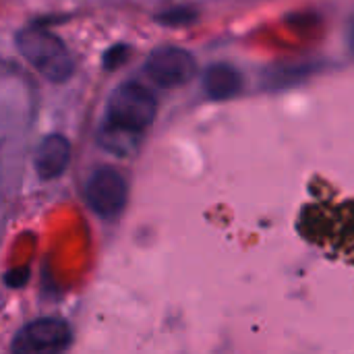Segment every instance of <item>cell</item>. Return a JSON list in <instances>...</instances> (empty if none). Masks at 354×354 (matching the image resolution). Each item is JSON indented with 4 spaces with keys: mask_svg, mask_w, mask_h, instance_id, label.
Returning <instances> with one entry per match:
<instances>
[{
    "mask_svg": "<svg viewBox=\"0 0 354 354\" xmlns=\"http://www.w3.org/2000/svg\"><path fill=\"white\" fill-rule=\"evenodd\" d=\"M241 87H243L241 73L226 62L212 64L203 73V89L212 100H228L236 95Z\"/></svg>",
    "mask_w": 354,
    "mask_h": 354,
    "instance_id": "8",
    "label": "cell"
},
{
    "mask_svg": "<svg viewBox=\"0 0 354 354\" xmlns=\"http://www.w3.org/2000/svg\"><path fill=\"white\" fill-rule=\"evenodd\" d=\"M299 232L332 257L354 266V199L305 205L299 216Z\"/></svg>",
    "mask_w": 354,
    "mask_h": 354,
    "instance_id": "1",
    "label": "cell"
},
{
    "mask_svg": "<svg viewBox=\"0 0 354 354\" xmlns=\"http://www.w3.org/2000/svg\"><path fill=\"white\" fill-rule=\"evenodd\" d=\"M351 41H353V48H354V23H353V29H351Z\"/></svg>",
    "mask_w": 354,
    "mask_h": 354,
    "instance_id": "11",
    "label": "cell"
},
{
    "mask_svg": "<svg viewBox=\"0 0 354 354\" xmlns=\"http://www.w3.org/2000/svg\"><path fill=\"white\" fill-rule=\"evenodd\" d=\"M17 46L25 60L54 83H62L73 75L75 62L66 46L41 27H27L17 35Z\"/></svg>",
    "mask_w": 354,
    "mask_h": 354,
    "instance_id": "2",
    "label": "cell"
},
{
    "mask_svg": "<svg viewBox=\"0 0 354 354\" xmlns=\"http://www.w3.org/2000/svg\"><path fill=\"white\" fill-rule=\"evenodd\" d=\"M68 158H71V145L62 135L46 137L35 151V170L39 178L44 180L58 178L68 166Z\"/></svg>",
    "mask_w": 354,
    "mask_h": 354,
    "instance_id": "7",
    "label": "cell"
},
{
    "mask_svg": "<svg viewBox=\"0 0 354 354\" xmlns=\"http://www.w3.org/2000/svg\"><path fill=\"white\" fill-rule=\"evenodd\" d=\"M143 133L131 131V129H122L118 124H112L106 120L102 133H100V143L102 147H106L108 151H114L118 156H129L137 149L139 141H141Z\"/></svg>",
    "mask_w": 354,
    "mask_h": 354,
    "instance_id": "9",
    "label": "cell"
},
{
    "mask_svg": "<svg viewBox=\"0 0 354 354\" xmlns=\"http://www.w3.org/2000/svg\"><path fill=\"white\" fill-rule=\"evenodd\" d=\"M129 197V187L124 176L114 168H102L91 174V178L85 185V199L87 205L97 214L100 218H116Z\"/></svg>",
    "mask_w": 354,
    "mask_h": 354,
    "instance_id": "4",
    "label": "cell"
},
{
    "mask_svg": "<svg viewBox=\"0 0 354 354\" xmlns=\"http://www.w3.org/2000/svg\"><path fill=\"white\" fill-rule=\"evenodd\" d=\"M158 102L141 83L127 81L114 89L108 102V122L143 133L156 118Z\"/></svg>",
    "mask_w": 354,
    "mask_h": 354,
    "instance_id": "3",
    "label": "cell"
},
{
    "mask_svg": "<svg viewBox=\"0 0 354 354\" xmlns=\"http://www.w3.org/2000/svg\"><path fill=\"white\" fill-rule=\"evenodd\" d=\"M147 73L156 83L164 87H174L189 83L195 77L197 66L187 50L176 46H164L151 52L147 60Z\"/></svg>",
    "mask_w": 354,
    "mask_h": 354,
    "instance_id": "6",
    "label": "cell"
},
{
    "mask_svg": "<svg viewBox=\"0 0 354 354\" xmlns=\"http://www.w3.org/2000/svg\"><path fill=\"white\" fill-rule=\"evenodd\" d=\"M71 344V328L62 319L44 317L27 324L12 342L17 354H52L66 351Z\"/></svg>",
    "mask_w": 354,
    "mask_h": 354,
    "instance_id": "5",
    "label": "cell"
},
{
    "mask_svg": "<svg viewBox=\"0 0 354 354\" xmlns=\"http://www.w3.org/2000/svg\"><path fill=\"white\" fill-rule=\"evenodd\" d=\"M25 280H27V272H25V270H19V274H17V272H10V274L6 276V284L12 286V288L25 284Z\"/></svg>",
    "mask_w": 354,
    "mask_h": 354,
    "instance_id": "10",
    "label": "cell"
}]
</instances>
